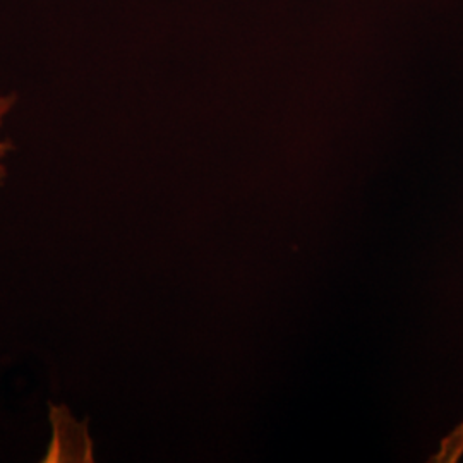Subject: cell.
Instances as JSON below:
<instances>
[{
    "label": "cell",
    "instance_id": "cell-1",
    "mask_svg": "<svg viewBox=\"0 0 463 463\" xmlns=\"http://www.w3.org/2000/svg\"><path fill=\"white\" fill-rule=\"evenodd\" d=\"M17 99L14 95H5V93H0V196H2V191L7 184V175H9V168H7V158L13 151V143L9 139H5L2 136V128L5 124V118L13 114L14 107H16Z\"/></svg>",
    "mask_w": 463,
    "mask_h": 463
}]
</instances>
